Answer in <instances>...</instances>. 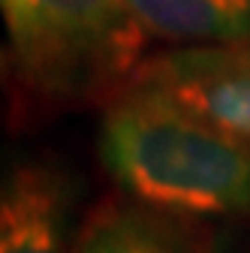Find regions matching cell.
I'll use <instances>...</instances> for the list:
<instances>
[{"mask_svg":"<svg viewBox=\"0 0 250 253\" xmlns=\"http://www.w3.org/2000/svg\"><path fill=\"white\" fill-rule=\"evenodd\" d=\"M133 82L166 93L208 126L250 148V40L151 57Z\"/></svg>","mask_w":250,"mask_h":253,"instance_id":"3","label":"cell"},{"mask_svg":"<svg viewBox=\"0 0 250 253\" xmlns=\"http://www.w3.org/2000/svg\"><path fill=\"white\" fill-rule=\"evenodd\" d=\"M73 187L45 163L9 169L0 199V253H67Z\"/></svg>","mask_w":250,"mask_h":253,"instance_id":"4","label":"cell"},{"mask_svg":"<svg viewBox=\"0 0 250 253\" xmlns=\"http://www.w3.org/2000/svg\"><path fill=\"white\" fill-rule=\"evenodd\" d=\"M151 37L190 45L250 40V0H127Z\"/></svg>","mask_w":250,"mask_h":253,"instance_id":"5","label":"cell"},{"mask_svg":"<svg viewBox=\"0 0 250 253\" xmlns=\"http://www.w3.org/2000/svg\"><path fill=\"white\" fill-rule=\"evenodd\" d=\"M100 154L115 181L148 208L250 214V148L154 87L133 82L109 106Z\"/></svg>","mask_w":250,"mask_h":253,"instance_id":"1","label":"cell"},{"mask_svg":"<svg viewBox=\"0 0 250 253\" xmlns=\"http://www.w3.org/2000/svg\"><path fill=\"white\" fill-rule=\"evenodd\" d=\"M24 82L54 100L130 84L148 30L127 0H3Z\"/></svg>","mask_w":250,"mask_h":253,"instance_id":"2","label":"cell"},{"mask_svg":"<svg viewBox=\"0 0 250 253\" xmlns=\"http://www.w3.org/2000/svg\"><path fill=\"white\" fill-rule=\"evenodd\" d=\"M73 253H184V241L157 214L133 205H109L87 220Z\"/></svg>","mask_w":250,"mask_h":253,"instance_id":"6","label":"cell"}]
</instances>
